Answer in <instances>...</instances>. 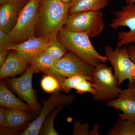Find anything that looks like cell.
<instances>
[{
  "instance_id": "1",
  "label": "cell",
  "mask_w": 135,
  "mask_h": 135,
  "mask_svg": "<svg viewBox=\"0 0 135 135\" xmlns=\"http://www.w3.org/2000/svg\"><path fill=\"white\" fill-rule=\"evenodd\" d=\"M71 6V3L60 0H40L36 36L56 38L64 25Z\"/></svg>"
},
{
  "instance_id": "2",
  "label": "cell",
  "mask_w": 135,
  "mask_h": 135,
  "mask_svg": "<svg viewBox=\"0 0 135 135\" xmlns=\"http://www.w3.org/2000/svg\"><path fill=\"white\" fill-rule=\"evenodd\" d=\"M57 37L68 51L72 52L93 65L107 61L106 56L99 54L94 48L90 37L85 34L71 31L63 27Z\"/></svg>"
},
{
  "instance_id": "3",
  "label": "cell",
  "mask_w": 135,
  "mask_h": 135,
  "mask_svg": "<svg viewBox=\"0 0 135 135\" xmlns=\"http://www.w3.org/2000/svg\"><path fill=\"white\" fill-rule=\"evenodd\" d=\"M95 89L92 98L94 101H108L118 98L123 89L118 86L112 68L105 63L95 66L90 80Z\"/></svg>"
},
{
  "instance_id": "4",
  "label": "cell",
  "mask_w": 135,
  "mask_h": 135,
  "mask_svg": "<svg viewBox=\"0 0 135 135\" xmlns=\"http://www.w3.org/2000/svg\"><path fill=\"white\" fill-rule=\"evenodd\" d=\"M104 26L103 15L99 11L69 14L64 27L71 31L82 33L94 38L103 31Z\"/></svg>"
},
{
  "instance_id": "5",
  "label": "cell",
  "mask_w": 135,
  "mask_h": 135,
  "mask_svg": "<svg viewBox=\"0 0 135 135\" xmlns=\"http://www.w3.org/2000/svg\"><path fill=\"white\" fill-rule=\"evenodd\" d=\"M40 0H29L20 13L16 25L9 34L16 44L36 36Z\"/></svg>"
},
{
  "instance_id": "6",
  "label": "cell",
  "mask_w": 135,
  "mask_h": 135,
  "mask_svg": "<svg viewBox=\"0 0 135 135\" xmlns=\"http://www.w3.org/2000/svg\"><path fill=\"white\" fill-rule=\"evenodd\" d=\"M105 56L112 66L114 75L120 86L125 80H135V64L131 60L126 47L113 49L109 46L104 49Z\"/></svg>"
},
{
  "instance_id": "7",
  "label": "cell",
  "mask_w": 135,
  "mask_h": 135,
  "mask_svg": "<svg viewBox=\"0 0 135 135\" xmlns=\"http://www.w3.org/2000/svg\"><path fill=\"white\" fill-rule=\"evenodd\" d=\"M110 26L113 29L120 26L127 27L128 31H122L117 35V48L135 43V3L123 6L114 13Z\"/></svg>"
},
{
  "instance_id": "8",
  "label": "cell",
  "mask_w": 135,
  "mask_h": 135,
  "mask_svg": "<svg viewBox=\"0 0 135 135\" xmlns=\"http://www.w3.org/2000/svg\"><path fill=\"white\" fill-rule=\"evenodd\" d=\"M74 101V96L73 94H62L58 91L53 93L48 99L42 100L43 107L40 115L36 119L29 124L20 135L39 134L44 122L50 112L56 107L65 106L71 104Z\"/></svg>"
},
{
  "instance_id": "9",
  "label": "cell",
  "mask_w": 135,
  "mask_h": 135,
  "mask_svg": "<svg viewBox=\"0 0 135 135\" xmlns=\"http://www.w3.org/2000/svg\"><path fill=\"white\" fill-rule=\"evenodd\" d=\"M38 72V71L30 66L22 76L6 80L12 90L26 102L33 112L38 110V104L35 90L33 87L32 79L34 74Z\"/></svg>"
},
{
  "instance_id": "10",
  "label": "cell",
  "mask_w": 135,
  "mask_h": 135,
  "mask_svg": "<svg viewBox=\"0 0 135 135\" xmlns=\"http://www.w3.org/2000/svg\"><path fill=\"white\" fill-rule=\"evenodd\" d=\"M57 72L63 77L76 75L91 77L95 66L68 51L60 60L55 62Z\"/></svg>"
},
{
  "instance_id": "11",
  "label": "cell",
  "mask_w": 135,
  "mask_h": 135,
  "mask_svg": "<svg viewBox=\"0 0 135 135\" xmlns=\"http://www.w3.org/2000/svg\"><path fill=\"white\" fill-rule=\"evenodd\" d=\"M106 105L122 112L118 114L119 118L135 123V80L128 81V88L116 99L107 101Z\"/></svg>"
},
{
  "instance_id": "12",
  "label": "cell",
  "mask_w": 135,
  "mask_h": 135,
  "mask_svg": "<svg viewBox=\"0 0 135 135\" xmlns=\"http://www.w3.org/2000/svg\"><path fill=\"white\" fill-rule=\"evenodd\" d=\"M51 39L42 36H35L21 43L16 44L9 49L14 50L29 64L32 58L44 52Z\"/></svg>"
},
{
  "instance_id": "13",
  "label": "cell",
  "mask_w": 135,
  "mask_h": 135,
  "mask_svg": "<svg viewBox=\"0 0 135 135\" xmlns=\"http://www.w3.org/2000/svg\"><path fill=\"white\" fill-rule=\"evenodd\" d=\"M28 63L20 56L15 50H10L6 60L0 68V79L19 75L25 72Z\"/></svg>"
},
{
  "instance_id": "14",
  "label": "cell",
  "mask_w": 135,
  "mask_h": 135,
  "mask_svg": "<svg viewBox=\"0 0 135 135\" xmlns=\"http://www.w3.org/2000/svg\"><path fill=\"white\" fill-rule=\"evenodd\" d=\"M24 7L15 3L0 6V30L9 34L14 28L20 13Z\"/></svg>"
},
{
  "instance_id": "15",
  "label": "cell",
  "mask_w": 135,
  "mask_h": 135,
  "mask_svg": "<svg viewBox=\"0 0 135 135\" xmlns=\"http://www.w3.org/2000/svg\"><path fill=\"white\" fill-rule=\"evenodd\" d=\"M0 105L7 108L19 109L30 113L31 108L17 97L6 86L3 81L0 83Z\"/></svg>"
},
{
  "instance_id": "16",
  "label": "cell",
  "mask_w": 135,
  "mask_h": 135,
  "mask_svg": "<svg viewBox=\"0 0 135 135\" xmlns=\"http://www.w3.org/2000/svg\"><path fill=\"white\" fill-rule=\"evenodd\" d=\"M7 113L4 127L19 129L32 120V117L29 113L19 109L7 108Z\"/></svg>"
},
{
  "instance_id": "17",
  "label": "cell",
  "mask_w": 135,
  "mask_h": 135,
  "mask_svg": "<svg viewBox=\"0 0 135 135\" xmlns=\"http://www.w3.org/2000/svg\"><path fill=\"white\" fill-rule=\"evenodd\" d=\"M109 0H73L69 14L87 11H99L109 5Z\"/></svg>"
},
{
  "instance_id": "18",
  "label": "cell",
  "mask_w": 135,
  "mask_h": 135,
  "mask_svg": "<svg viewBox=\"0 0 135 135\" xmlns=\"http://www.w3.org/2000/svg\"><path fill=\"white\" fill-rule=\"evenodd\" d=\"M29 64L38 71H41L47 74L60 75L57 72L55 61L45 51L32 58Z\"/></svg>"
},
{
  "instance_id": "19",
  "label": "cell",
  "mask_w": 135,
  "mask_h": 135,
  "mask_svg": "<svg viewBox=\"0 0 135 135\" xmlns=\"http://www.w3.org/2000/svg\"><path fill=\"white\" fill-rule=\"evenodd\" d=\"M108 135H135V123L119 119L107 134Z\"/></svg>"
},
{
  "instance_id": "20",
  "label": "cell",
  "mask_w": 135,
  "mask_h": 135,
  "mask_svg": "<svg viewBox=\"0 0 135 135\" xmlns=\"http://www.w3.org/2000/svg\"><path fill=\"white\" fill-rule=\"evenodd\" d=\"M64 77L47 74L44 75L41 81V86L47 93H55L60 90V83Z\"/></svg>"
},
{
  "instance_id": "21",
  "label": "cell",
  "mask_w": 135,
  "mask_h": 135,
  "mask_svg": "<svg viewBox=\"0 0 135 135\" xmlns=\"http://www.w3.org/2000/svg\"><path fill=\"white\" fill-rule=\"evenodd\" d=\"M45 51L56 62L65 55L68 51L56 37L51 40Z\"/></svg>"
},
{
  "instance_id": "22",
  "label": "cell",
  "mask_w": 135,
  "mask_h": 135,
  "mask_svg": "<svg viewBox=\"0 0 135 135\" xmlns=\"http://www.w3.org/2000/svg\"><path fill=\"white\" fill-rule=\"evenodd\" d=\"M64 106H60L56 107L50 112L44 122L40 134L42 135H58L54 126V120L57 114L62 110Z\"/></svg>"
},
{
  "instance_id": "23",
  "label": "cell",
  "mask_w": 135,
  "mask_h": 135,
  "mask_svg": "<svg viewBox=\"0 0 135 135\" xmlns=\"http://www.w3.org/2000/svg\"><path fill=\"white\" fill-rule=\"evenodd\" d=\"M91 77L81 75H72L64 77L60 83V90L68 93L73 89H74L81 81L86 80L90 81Z\"/></svg>"
},
{
  "instance_id": "24",
  "label": "cell",
  "mask_w": 135,
  "mask_h": 135,
  "mask_svg": "<svg viewBox=\"0 0 135 135\" xmlns=\"http://www.w3.org/2000/svg\"><path fill=\"white\" fill-rule=\"evenodd\" d=\"M73 135H91L89 125L87 123H82L80 120L75 121L73 124Z\"/></svg>"
},
{
  "instance_id": "25",
  "label": "cell",
  "mask_w": 135,
  "mask_h": 135,
  "mask_svg": "<svg viewBox=\"0 0 135 135\" xmlns=\"http://www.w3.org/2000/svg\"><path fill=\"white\" fill-rule=\"evenodd\" d=\"M16 44L9 34L0 30V50H9V49Z\"/></svg>"
},
{
  "instance_id": "26",
  "label": "cell",
  "mask_w": 135,
  "mask_h": 135,
  "mask_svg": "<svg viewBox=\"0 0 135 135\" xmlns=\"http://www.w3.org/2000/svg\"><path fill=\"white\" fill-rule=\"evenodd\" d=\"M77 93L82 94L89 92L93 95L95 93V89L91 82L89 80H85L81 81L74 88Z\"/></svg>"
},
{
  "instance_id": "27",
  "label": "cell",
  "mask_w": 135,
  "mask_h": 135,
  "mask_svg": "<svg viewBox=\"0 0 135 135\" xmlns=\"http://www.w3.org/2000/svg\"><path fill=\"white\" fill-rule=\"evenodd\" d=\"M7 113V109L1 106L0 108V126L1 127L5 126L6 123Z\"/></svg>"
},
{
  "instance_id": "28",
  "label": "cell",
  "mask_w": 135,
  "mask_h": 135,
  "mask_svg": "<svg viewBox=\"0 0 135 135\" xmlns=\"http://www.w3.org/2000/svg\"><path fill=\"white\" fill-rule=\"evenodd\" d=\"M29 0H0V4H6V3H15L18 5L25 6Z\"/></svg>"
},
{
  "instance_id": "29",
  "label": "cell",
  "mask_w": 135,
  "mask_h": 135,
  "mask_svg": "<svg viewBox=\"0 0 135 135\" xmlns=\"http://www.w3.org/2000/svg\"><path fill=\"white\" fill-rule=\"evenodd\" d=\"M17 129L6 127H1V135L15 134Z\"/></svg>"
},
{
  "instance_id": "30",
  "label": "cell",
  "mask_w": 135,
  "mask_h": 135,
  "mask_svg": "<svg viewBox=\"0 0 135 135\" xmlns=\"http://www.w3.org/2000/svg\"><path fill=\"white\" fill-rule=\"evenodd\" d=\"M9 50H0V66H1L5 62Z\"/></svg>"
},
{
  "instance_id": "31",
  "label": "cell",
  "mask_w": 135,
  "mask_h": 135,
  "mask_svg": "<svg viewBox=\"0 0 135 135\" xmlns=\"http://www.w3.org/2000/svg\"><path fill=\"white\" fill-rule=\"evenodd\" d=\"M127 48L130 58L135 64V45L131 44Z\"/></svg>"
},
{
  "instance_id": "32",
  "label": "cell",
  "mask_w": 135,
  "mask_h": 135,
  "mask_svg": "<svg viewBox=\"0 0 135 135\" xmlns=\"http://www.w3.org/2000/svg\"><path fill=\"white\" fill-rule=\"evenodd\" d=\"M99 128V126L98 125H95L93 129L91 130V135H99L98 133Z\"/></svg>"
},
{
  "instance_id": "33",
  "label": "cell",
  "mask_w": 135,
  "mask_h": 135,
  "mask_svg": "<svg viewBox=\"0 0 135 135\" xmlns=\"http://www.w3.org/2000/svg\"><path fill=\"white\" fill-rule=\"evenodd\" d=\"M126 2L127 5H131L135 3V0H127Z\"/></svg>"
},
{
  "instance_id": "34",
  "label": "cell",
  "mask_w": 135,
  "mask_h": 135,
  "mask_svg": "<svg viewBox=\"0 0 135 135\" xmlns=\"http://www.w3.org/2000/svg\"><path fill=\"white\" fill-rule=\"evenodd\" d=\"M62 2L66 3H71L73 0H60Z\"/></svg>"
},
{
  "instance_id": "35",
  "label": "cell",
  "mask_w": 135,
  "mask_h": 135,
  "mask_svg": "<svg viewBox=\"0 0 135 135\" xmlns=\"http://www.w3.org/2000/svg\"><path fill=\"white\" fill-rule=\"evenodd\" d=\"M125 1H127V0H125Z\"/></svg>"
}]
</instances>
